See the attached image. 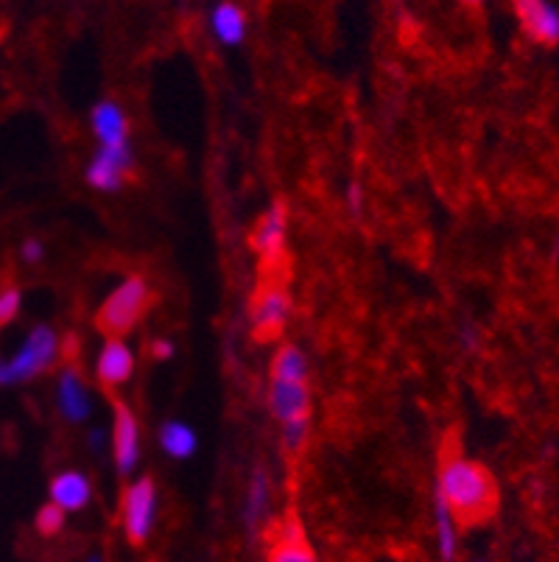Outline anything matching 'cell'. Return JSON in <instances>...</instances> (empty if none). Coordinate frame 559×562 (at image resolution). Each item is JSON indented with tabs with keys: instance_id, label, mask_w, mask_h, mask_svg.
Listing matches in <instances>:
<instances>
[{
	"instance_id": "cell-22",
	"label": "cell",
	"mask_w": 559,
	"mask_h": 562,
	"mask_svg": "<svg viewBox=\"0 0 559 562\" xmlns=\"http://www.w3.org/2000/svg\"><path fill=\"white\" fill-rule=\"evenodd\" d=\"M65 515L62 513L56 504H45V507H40L37 518H34V524H37V531L43 535V538H54V535H59L62 529H65Z\"/></svg>"
},
{
	"instance_id": "cell-12",
	"label": "cell",
	"mask_w": 559,
	"mask_h": 562,
	"mask_svg": "<svg viewBox=\"0 0 559 562\" xmlns=\"http://www.w3.org/2000/svg\"><path fill=\"white\" fill-rule=\"evenodd\" d=\"M135 372V352L123 339H107L96 359V378L107 392L121 390Z\"/></svg>"
},
{
	"instance_id": "cell-27",
	"label": "cell",
	"mask_w": 559,
	"mask_h": 562,
	"mask_svg": "<svg viewBox=\"0 0 559 562\" xmlns=\"http://www.w3.org/2000/svg\"><path fill=\"white\" fill-rule=\"evenodd\" d=\"M461 345L468 347V350H476V347H479V334H476V328H461Z\"/></svg>"
},
{
	"instance_id": "cell-6",
	"label": "cell",
	"mask_w": 559,
	"mask_h": 562,
	"mask_svg": "<svg viewBox=\"0 0 559 562\" xmlns=\"http://www.w3.org/2000/svg\"><path fill=\"white\" fill-rule=\"evenodd\" d=\"M286 238H289V204L275 199L249 229V249L264 260L269 272H280V263L286 260Z\"/></svg>"
},
{
	"instance_id": "cell-21",
	"label": "cell",
	"mask_w": 559,
	"mask_h": 562,
	"mask_svg": "<svg viewBox=\"0 0 559 562\" xmlns=\"http://www.w3.org/2000/svg\"><path fill=\"white\" fill-rule=\"evenodd\" d=\"M308 439H311V417H294V420L280 423V446H283L286 457H302Z\"/></svg>"
},
{
	"instance_id": "cell-28",
	"label": "cell",
	"mask_w": 559,
	"mask_h": 562,
	"mask_svg": "<svg viewBox=\"0 0 559 562\" xmlns=\"http://www.w3.org/2000/svg\"><path fill=\"white\" fill-rule=\"evenodd\" d=\"M152 347H154V356H157V359H166V356H171V350H174L168 341H154Z\"/></svg>"
},
{
	"instance_id": "cell-13",
	"label": "cell",
	"mask_w": 559,
	"mask_h": 562,
	"mask_svg": "<svg viewBox=\"0 0 559 562\" xmlns=\"http://www.w3.org/2000/svg\"><path fill=\"white\" fill-rule=\"evenodd\" d=\"M269 412L277 423L311 417V390L308 381H269Z\"/></svg>"
},
{
	"instance_id": "cell-4",
	"label": "cell",
	"mask_w": 559,
	"mask_h": 562,
	"mask_svg": "<svg viewBox=\"0 0 559 562\" xmlns=\"http://www.w3.org/2000/svg\"><path fill=\"white\" fill-rule=\"evenodd\" d=\"M291 311H294V300H291V291L286 285V280H280V274L260 280L253 300H249V322H253L255 339H280L291 319Z\"/></svg>"
},
{
	"instance_id": "cell-26",
	"label": "cell",
	"mask_w": 559,
	"mask_h": 562,
	"mask_svg": "<svg viewBox=\"0 0 559 562\" xmlns=\"http://www.w3.org/2000/svg\"><path fill=\"white\" fill-rule=\"evenodd\" d=\"M107 448V431L104 428H92L90 431V451L92 453H104Z\"/></svg>"
},
{
	"instance_id": "cell-2",
	"label": "cell",
	"mask_w": 559,
	"mask_h": 562,
	"mask_svg": "<svg viewBox=\"0 0 559 562\" xmlns=\"http://www.w3.org/2000/svg\"><path fill=\"white\" fill-rule=\"evenodd\" d=\"M148 300H152V291L148 283L137 274L123 280L121 285L107 294L104 303L96 311V328L107 336V339H123L126 334L137 328V322L146 316Z\"/></svg>"
},
{
	"instance_id": "cell-8",
	"label": "cell",
	"mask_w": 559,
	"mask_h": 562,
	"mask_svg": "<svg viewBox=\"0 0 559 562\" xmlns=\"http://www.w3.org/2000/svg\"><path fill=\"white\" fill-rule=\"evenodd\" d=\"M112 457L121 476H132L141 462V426L130 403H112V434H110Z\"/></svg>"
},
{
	"instance_id": "cell-10",
	"label": "cell",
	"mask_w": 559,
	"mask_h": 562,
	"mask_svg": "<svg viewBox=\"0 0 559 562\" xmlns=\"http://www.w3.org/2000/svg\"><path fill=\"white\" fill-rule=\"evenodd\" d=\"M271 549L266 562H316L314 549L308 543L305 529L297 515H286L271 526Z\"/></svg>"
},
{
	"instance_id": "cell-25",
	"label": "cell",
	"mask_w": 559,
	"mask_h": 562,
	"mask_svg": "<svg viewBox=\"0 0 559 562\" xmlns=\"http://www.w3.org/2000/svg\"><path fill=\"white\" fill-rule=\"evenodd\" d=\"M347 207H350V213L356 218L364 213V193L358 182H350V188H347Z\"/></svg>"
},
{
	"instance_id": "cell-18",
	"label": "cell",
	"mask_w": 559,
	"mask_h": 562,
	"mask_svg": "<svg viewBox=\"0 0 559 562\" xmlns=\"http://www.w3.org/2000/svg\"><path fill=\"white\" fill-rule=\"evenodd\" d=\"M459 520L454 518L448 504L434 493V543L443 562H454L459 554Z\"/></svg>"
},
{
	"instance_id": "cell-20",
	"label": "cell",
	"mask_w": 559,
	"mask_h": 562,
	"mask_svg": "<svg viewBox=\"0 0 559 562\" xmlns=\"http://www.w3.org/2000/svg\"><path fill=\"white\" fill-rule=\"evenodd\" d=\"M308 372H311L308 356L297 345H283L271 359V378L277 381H308Z\"/></svg>"
},
{
	"instance_id": "cell-31",
	"label": "cell",
	"mask_w": 559,
	"mask_h": 562,
	"mask_svg": "<svg viewBox=\"0 0 559 562\" xmlns=\"http://www.w3.org/2000/svg\"><path fill=\"white\" fill-rule=\"evenodd\" d=\"M473 562H487V560H473Z\"/></svg>"
},
{
	"instance_id": "cell-14",
	"label": "cell",
	"mask_w": 559,
	"mask_h": 562,
	"mask_svg": "<svg viewBox=\"0 0 559 562\" xmlns=\"http://www.w3.org/2000/svg\"><path fill=\"white\" fill-rule=\"evenodd\" d=\"M92 135L99 146L112 149V146H130V117L115 101H99L90 112Z\"/></svg>"
},
{
	"instance_id": "cell-5",
	"label": "cell",
	"mask_w": 559,
	"mask_h": 562,
	"mask_svg": "<svg viewBox=\"0 0 559 562\" xmlns=\"http://www.w3.org/2000/svg\"><path fill=\"white\" fill-rule=\"evenodd\" d=\"M160 513V495L152 476H143L123 490L121 498V526L132 546H143L152 538L154 524Z\"/></svg>"
},
{
	"instance_id": "cell-30",
	"label": "cell",
	"mask_w": 559,
	"mask_h": 562,
	"mask_svg": "<svg viewBox=\"0 0 559 562\" xmlns=\"http://www.w3.org/2000/svg\"><path fill=\"white\" fill-rule=\"evenodd\" d=\"M85 562H104V557H99V554H92V557H87Z\"/></svg>"
},
{
	"instance_id": "cell-7",
	"label": "cell",
	"mask_w": 559,
	"mask_h": 562,
	"mask_svg": "<svg viewBox=\"0 0 559 562\" xmlns=\"http://www.w3.org/2000/svg\"><path fill=\"white\" fill-rule=\"evenodd\" d=\"M132 171H135V151H132V143L130 146H112V149L99 146V151H96L92 160L87 162L85 180L87 186L96 188V191L115 193L130 182Z\"/></svg>"
},
{
	"instance_id": "cell-1",
	"label": "cell",
	"mask_w": 559,
	"mask_h": 562,
	"mask_svg": "<svg viewBox=\"0 0 559 562\" xmlns=\"http://www.w3.org/2000/svg\"><path fill=\"white\" fill-rule=\"evenodd\" d=\"M459 526L484 524L499 509V484L490 470L476 459L465 457L454 442H445L439 453L437 490Z\"/></svg>"
},
{
	"instance_id": "cell-11",
	"label": "cell",
	"mask_w": 559,
	"mask_h": 562,
	"mask_svg": "<svg viewBox=\"0 0 559 562\" xmlns=\"http://www.w3.org/2000/svg\"><path fill=\"white\" fill-rule=\"evenodd\" d=\"M56 408L68 423H85L92 414V395L76 367H65L56 378Z\"/></svg>"
},
{
	"instance_id": "cell-29",
	"label": "cell",
	"mask_w": 559,
	"mask_h": 562,
	"mask_svg": "<svg viewBox=\"0 0 559 562\" xmlns=\"http://www.w3.org/2000/svg\"><path fill=\"white\" fill-rule=\"evenodd\" d=\"M459 3H461V7H468V9H479L484 0H459Z\"/></svg>"
},
{
	"instance_id": "cell-16",
	"label": "cell",
	"mask_w": 559,
	"mask_h": 562,
	"mask_svg": "<svg viewBox=\"0 0 559 562\" xmlns=\"http://www.w3.org/2000/svg\"><path fill=\"white\" fill-rule=\"evenodd\" d=\"M210 32L222 45L235 48L246 40V12L233 0L215 3L213 12H210Z\"/></svg>"
},
{
	"instance_id": "cell-23",
	"label": "cell",
	"mask_w": 559,
	"mask_h": 562,
	"mask_svg": "<svg viewBox=\"0 0 559 562\" xmlns=\"http://www.w3.org/2000/svg\"><path fill=\"white\" fill-rule=\"evenodd\" d=\"M20 305H23V294H20V289L9 285V289L0 291V328L18 319Z\"/></svg>"
},
{
	"instance_id": "cell-19",
	"label": "cell",
	"mask_w": 559,
	"mask_h": 562,
	"mask_svg": "<svg viewBox=\"0 0 559 562\" xmlns=\"http://www.w3.org/2000/svg\"><path fill=\"white\" fill-rule=\"evenodd\" d=\"M160 446L168 457L188 459L197 453L199 439H197V431H193L188 423L168 420V423H163V428H160Z\"/></svg>"
},
{
	"instance_id": "cell-17",
	"label": "cell",
	"mask_w": 559,
	"mask_h": 562,
	"mask_svg": "<svg viewBox=\"0 0 559 562\" xmlns=\"http://www.w3.org/2000/svg\"><path fill=\"white\" fill-rule=\"evenodd\" d=\"M271 507V476L264 464L253 470L249 476V487H246L244 495V524L246 529H260V524L266 520Z\"/></svg>"
},
{
	"instance_id": "cell-24",
	"label": "cell",
	"mask_w": 559,
	"mask_h": 562,
	"mask_svg": "<svg viewBox=\"0 0 559 562\" xmlns=\"http://www.w3.org/2000/svg\"><path fill=\"white\" fill-rule=\"evenodd\" d=\"M20 258L25 263H40L45 258V244L40 238H25L23 247H20Z\"/></svg>"
},
{
	"instance_id": "cell-3",
	"label": "cell",
	"mask_w": 559,
	"mask_h": 562,
	"mask_svg": "<svg viewBox=\"0 0 559 562\" xmlns=\"http://www.w3.org/2000/svg\"><path fill=\"white\" fill-rule=\"evenodd\" d=\"M56 359H59V336L48 325H40L25 334L9 359H0V386H18L43 375L56 364Z\"/></svg>"
},
{
	"instance_id": "cell-15",
	"label": "cell",
	"mask_w": 559,
	"mask_h": 562,
	"mask_svg": "<svg viewBox=\"0 0 559 562\" xmlns=\"http://www.w3.org/2000/svg\"><path fill=\"white\" fill-rule=\"evenodd\" d=\"M48 495L51 504H56L62 513H81L92 501V484L81 470H62L51 479Z\"/></svg>"
},
{
	"instance_id": "cell-9",
	"label": "cell",
	"mask_w": 559,
	"mask_h": 562,
	"mask_svg": "<svg viewBox=\"0 0 559 562\" xmlns=\"http://www.w3.org/2000/svg\"><path fill=\"white\" fill-rule=\"evenodd\" d=\"M515 18L526 37L537 45H559V7L551 0H512Z\"/></svg>"
}]
</instances>
